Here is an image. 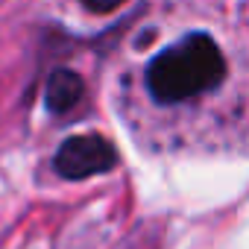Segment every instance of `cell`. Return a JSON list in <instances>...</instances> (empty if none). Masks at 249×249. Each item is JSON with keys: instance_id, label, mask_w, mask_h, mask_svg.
Masks as SVG:
<instances>
[{"instance_id": "cell-1", "label": "cell", "mask_w": 249, "mask_h": 249, "mask_svg": "<svg viewBox=\"0 0 249 249\" xmlns=\"http://www.w3.org/2000/svg\"><path fill=\"white\" fill-rule=\"evenodd\" d=\"M226 76V59L205 33H191L159 53L147 68V88L156 103L173 106L217 88Z\"/></svg>"}, {"instance_id": "cell-2", "label": "cell", "mask_w": 249, "mask_h": 249, "mask_svg": "<svg viewBox=\"0 0 249 249\" xmlns=\"http://www.w3.org/2000/svg\"><path fill=\"white\" fill-rule=\"evenodd\" d=\"M114 164H117L114 144L106 141L103 135H94V132L91 135H73V138H68L59 147L56 159H53V167L59 170V176H65L71 182L108 173Z\"/></svg>"}, {"instance_id": "cell-3", "label": "cell", "mask_w": 249, "mask_h": 249, "mask_svg": "<svg viewBox=\"0 0 249 249\" xmlns=\"http://www.w3.org/2000/svg\"><path fill=\"white\" fill-rule=\"evenodd\" d=\"M82 91H85L82 79H79L73 71L59 68V71H53L50 79H47L44 103H47V108H50L53 114H65V111H71V108L82 100Z\"/></svg>"}, {"instance_id": "cell-4", "label": "cell", "mask_w": 249, "mask_h": 249, "mask_svg": "<svg viewBox=\"0 0 249 249\" xmlns=\"http://www.w3.org/2000/svg\"><path fill=\"white\" fill-rule=\"evenodd\" d=\"M123 0H82V6L88 12H97V15H106V12H114Z\"/></svg>"}]
</instances>
